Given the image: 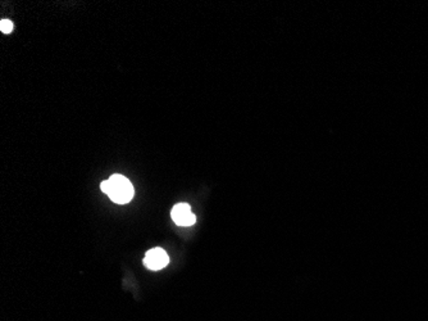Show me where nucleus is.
Masks as SVG:
<instances>
[{"instance_id":"obj_3","label":"nucleus","mask_w":428,"mask_h":321,"mask_svg":"<svg viewBox=\"0 0 428 321\" xmlns=\"http://www.w3.org/2000/svg\"><path fill=\"white\" fill-rule=\"evenodd\" d=\"M172 220L178 226H191L195 224L197 216L192 214L191 207L188 203H178L171 211Z\"/></svg>"},{"instance_id":"obj_1","label":"nucleus","mask_w":428,"mask_h":321,"mask_svg":"<svg viewBox=\"0 0 428 321\" xmlns=\"http://www.w3.org/2000/svg\"><path fill=\"white\" fill-rule=\"evenodd\" d=\"M102 191L109 195L112 201L126 204L134 198V188L130 180L122 175H113L100 185Z\"/></svg>"},{"instance_id":"obj_4","label":"nucleus","mask_w":428,"mask_h":321,"mask_svg":"<svg viewBox=\"0 0 428 321\" xmlns=\"http://www.w3.org/2000/svg\"><path fill=\"white\" fill-rule=\"evenodd\" d=\"M0 30L3 33H10L12 30H13V24H12V21H9V20H3L1 22H0Z\"/></svg>"},{"instance_id":"obj_2","label":"nucleus","mask_w":428,"mask_h":321,"mask_svg":"<svg viewBox=\"0 0 428 321\" xmlns=\"http://www.w3.org/2000/svg\"><path fill=\"white\" fill-rule=\"evenodd\" d=\"M169 262V257L166 253V251L162 248H154L148 251L146 256L144 258V265L146 269L157 271L165 269Z\"/></svg>"}]
</instances>
